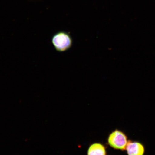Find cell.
Returning <instances> with one entry per match:
<instances>
[{
    "instance_id": "4",
    "label": "cell",
    "mask_w": 155,
    "mask_h": 155,
    "mask_svg": "<svg viewBox=\"0 0 155 155\" xmlns=\"http://www.w3.org/2000/svg\"><path fill=\"white\" fill-rule=\"evenodd\" d=\"M87 154L88 155H106L105 147L100 143H94L89 147Z\"/></svg>"
},
{
    "instance_id": "2",
    "label": "cell",
    "mask_w": 155,
    "mask_h": 155,
    "mask_svg": "<svg viewBox=\"0 0 155 155\" xmlns=\"http://www.w3.org/2000/svg\"><path fill=\"white\" fill-rule=\"evenodd\" d=\"M108 144L116 150H124L127 144L126 135L121 131L116 130L112 132L108 139Z\"/></svg>"
},
{
    "instance_id": "1",
    "label": "cell",
    "mask_w": 155,
    "mask_h": 155,
    "mask_svg": "<svg viewBox=\"0 0 155 155\" xmlns=\"http://www.w3.org/2000/svg\"><path fill=\"white\" fill-rule=\"evenodd\" d=\"M51 42L56 51L64 52L72 47L73 40L69 33L61 31L56 33L52 37Z\"/></svg>"
},
{
    "instance_id": "3",
    "label": "cell",
    "mask_w": 155,
    "mask_h": 155,
    "mask_svg": "<svg viewBox=\"0 0 155 155\" xmlns=\"http://www.w3.org/2000/svg\"><path fill=\"white\" fill-rule=\"evenodd\" d=\"M126 149L129 155H141L144 154V146L138 142H128Z\"/></svg>"
}]
</instances>
